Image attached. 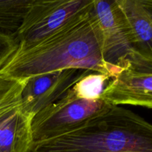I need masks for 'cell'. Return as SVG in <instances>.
Instances as JSON below:
<instances>
[{"label": "cell", "mask_w": 152, "mask_h": 152, "mask_svg": "<svg viewBox=\"0 0 152 152\" xmlns=\"http://www.w3.org/2000/svg\"><path fill=\"white\" fill-rule=\"evenodd\" d=\"M94 0L68 22L29 47L17 48L0 75L17 80L67 68L88 70L114 78L121 68L107 63Z\"/></svg>", "instance_id": "1"}, {"label": "cell", "mask_w": 152, "mask_h": 152, "mask_svg": "<svg viewBox=\"0 0 152 152\" xmlns=\"http://www.w3.org/2000/svg\"><path fill=\"white\" fill-rule=\"evenodd\" d=\"M28 152H152V125L110 105L65 133L32 142Z\"/></svg>", "instance_id": "2"}, {"label": "cell", "mask_w": 152, "mask_h": 152, "mask_svg": "<svg viewBox=\"0 0 152 152\" xmlns=\"http://www.w3.org/2000/svg\"><path fill=\"white\" fill-rule=\"evenodd\" d=\"M26 82L0 75V152H28L33 142L34 115L22 99Z\"/></svg>", "instance_id": "3"}, {"label": "cell", "mask_w": 152, "mask_h": 152, "mask_svg": "<svg viewBox=\"0 0 152 152\" xmlns=\"http://www.w3.org/2000/svg\"><path fill=\"white\" fill-rule=\"evenodd\" d=\"M109 105L102 99L89 100L77 98L71 88L63 97L43 108L33 117V142L65 133Z\"/></svg>", "instance_id": "4"}, {"label": "cell", "mask_w": 152, "mask_h": 152, "mask_svg": "<svg viewBox=\"0 0 152 152\" xmlns=\"http://www.w3.org/2000/svg\"><path fill=\"white\" fill-rule=\"evenodd\" d=\"M91 0H31L16 40L19 48L29 47L68 22Z\"/></svg>", "instance_id": "5"}, {"label": "cell", "mask_w": 152, "mask_h": 152, "mask_svg": "<svg viewBox=\"0 0 152 152\" xmlns=\"http://www.w3.org/2000/svg\"><path fill=\"white\" fill-rule=\"evenodd\" d=\"M123 16L134 66L152 71V0H115Z\"/></svg>", "instance_id": "6"}, {"label": "cell", "mask_w": 152, "mask_h": 152, "mask_svg": "<svg viewBox=\"0 0 152 152\" xmlns=\"http://www.w3.org/2000/svg\"><path fill=\"white\" fill-rule=\"evenodd\" d=\"M94 71L67 68L27 79L22 90V102L32 115L63 97L82 77Z\"/></svg>", "instance_id": "7"}, {"label": "cell", "mask_w": 152, "mask_h": 152, "mask_svg": "<svg viewBox=\"0 0 152 152\" xmlns=\"http://www.w3.org/2000/svg\"><path fill=\"white\" fill-rule=\"evenodd\" d=\"M100 99L111 105H131L152 109V71L126 61L104 89Z\"/></svg>", "instance_id": "8"}, {"label": "cell", "mask_w": 152, "mask_h": 152, "mask_svg": "<svg viewBox=\"0 0 152 152\" xmlns=\"http://www.w3.org/2000/svg\"><path fill=\"white\" fill-rule=\"evenodd\" d=\"M93 8L102 32L105 62L119 67L131 56L127 30L121 12L115 0H94Z\"/></svg>", "instance_id": "9"}, {"label": "cell", "mask_w": 152, "mask_h": 152, "mask_svg": "<svg viewBox=\"0 0 152 152\" xmlns=\"http://www.w3.org/2000/svg\"><path fill=\"white\" fill-rule=\"evenodd\" d=\"M31 0H0V36L16 39Z\"/></svg>", "instance_id": "10"}, {"label": "cell", "mask_w": 152, "mask_h": 152, "mask_svg": "<svg viewBox=\"0 0 152 152\" xmlns=\"http://www.w3.org/2000/svg\"><path fill=\"white\" fill-rule=\"evenodd\" d=\"M111 77L98 72H91L82 77L71 88V91L77 98L89 100L100 99L107 81Z\"/></svg>", "instance_id": "11"}, {"label": "cell", "mask_w": 152, "mask_h": 152, "mask_svg": "<svg viewBox=\"0 0 152 152\" xmlns=\"http://www.w3.org/2000/svg\"><path fill=\"white\" fill-rule=\"evenodd\" d=\"M18 45L16 39L0 36V70L14 54Z\"/></svg>", "instance_id": "12"}]
</instances>
